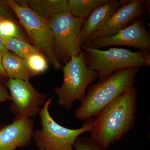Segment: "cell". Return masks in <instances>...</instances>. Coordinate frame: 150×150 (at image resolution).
<instances>
[{"label":"cell","instance_id":"1","mask_svg":"<svg viewBox=\"0 0 150 150\" xmlns=\"http://www.w3.org/2000/svg\"><path fill=\"white\" fill-rule=\"evenodd\" d=\"M137 110V90L128 89L105 108L95 118L92 139L107 149L133 129Z\"/></svg>","mask_w":150,"mask_h":150},{"label":"cell","instance_id":"2","mask_svg":"<svg viewBox=\"0 0 150 150\" xmlns=\"http://www.w3.org/2000/svg\"><path fill=\"white\" fill-rule=\"evenodd\" d=\"M129 67L112 73L103 80L88 86L83 100L75 112L80 120L93 118L124 91L134 86L139 71Z\"/></svg>","mask_w":150,"mask_h":150},{"label":"cell","instance_id":"3","mask_svg":"<svg viewBox=\"0 0 150 150\" xmlns=\"http://www.w3.org/2000/svg\"><path fill=\"white\" fill-rule=\"evenodd\" d=\"M87 66L97 76L98 81L112 73L129 67H146L150 66L149 52H133L123 48H111L108 50L82 46Z\"/></svg>","mask_w":150,"mask_h":150},{"label":"cell","instance_id":"4","mask_svg":"<svg viewBox=\"0 0 150 150\" xmlns=\"http://www.w3.org/2000/svg\"><path fill=\"white\" fill-rule=\"evenodd\" d=\"M50 98L43 105L38 114L42 126L41 130L34 131L33 139L39 149L46 150H75L73 147L75 140L82 134L91 132L95 125V118L86 120L79 129H68L60 125L49 113Z\"/></svg>","mask_w":150,"mask_h":150},{"label":"cell","instance_id":"5","mask_svg":"<svg viewBox=\"0 0 150 150\" xmlns=\"http://www.w3.org/2000/svg\"><path fill=\"white\" fill-rule=\"evenodd\" d=\"M62 67L63 83L61 87L54 89V91L58 97L59 106L70 110L75 100L82 102L88 86L98 77L87 66L82 50Z\"/></svg>","mask_w":150,"mask_h":150},{"label":"cell","instance_id":"6","mask_svg":"<svg viewBox=\"0 0 150 150\" xmlns=\"http://www.w3.org/2000/svg\"><path fill=\"white\" fill-rule=\"evenodd\" d=\"M4 2L17 16L32 40L34 46L45 54L46 59L54 69L60 70L62 65L54 53L53 34L47 20L31 9L25 1L8 0Z\"/></svg>","mask_w":150,"mask_h":150},{"label":"cell","instance_id":"7","mask_svg":"<svg viewBox=\"0 0 150 150\" xmlns=\"http://www.w3.org/2000/svg\"><path fill=\"white\" fill-rule=\"evenodd\" d=\"M85 19L75 17L69 11H65L47 20L53 34L54 53L61 64L81 51L78 48L77 40Z\"/></svg>","mask_w":150,"mask_h":150},{"label":"cell","instance_id":"8","mask_svg":"<svg viewBox=\"0 0 150 150\" xmlns=\"http://www.w3.org/2000/svg\"><path fill=\"white\" fill-rule=\"evenodd\" d=\"M6 86L15 120L35 117L41 109L40 105L47 101L46 96L35 89L29 81L9 79Z\"/></svg>","mask_w":150,"mask_h":150},{"label":"cell","instance_id":"9","mask_svg":"<svg viewBox=\"0 0 150 150\" xmlns=\"http://www.w3.org/2000/svg\"><path fill=\"white\" fill-rule=\"evenodd\" d=\"M142 18L137 19L132 24L113 35L98 38L85 43L83 46L98 49L112 46H126L149 52L150 32Z\"/></svg>","mask_w":150,"mask_h":150},{"label":"cell","instance_id":"10","mask_svg":"<svg viewBox=\"0 0 150 150\" xmlns=\"http://www.w3.org/2000/svg\"><path fill=\"white\" fill-rule=\"evenodd\" d=\"M150 3L148 0H126L104 26L90 35L84 43L98 38L113 35L124 29L137 19L147 14Z\"/></svg>","mask_w":150,"mask_h":150},{"label":"cell","instance_id":"11","mask_svg":"<svg viewBox=\"0 0 150 150\" xmlns=\"http://www.w3.org/2000/svg\"><path fill=\"white\" fill-rule=\"evenodd\" d=\"M34 121L30 118L15 120L0 128V150H16L31 143Z\"/></svg>","mask_w":150,"mask_h":150},{"label":"cell","instance_id":"12","mask_svg":"<svg viewBox=\"0 0 150 150\" xmlns=\"http://www.w3.org/2000/svg\"><path fill=\"white\" fill-rule=\"evenodd\" d=\"M126 0H108L85 19L77 40L78 48L82 46L88 38L103 27L114 13L123 6Z\"/></svg>","mask_w":150,"mask_h":150},{"label":"cell","instance_id":"13","mask_svg":"<svg viewBox=\"0 0 150 150\" xmlns=\"http://www.w3.org/2000/svg\"><path fill=\"white\" fill-rule=\"evenodd\" d=\"M2 63L9 79L29 81L34 76L28 69L25 59L10 51L2 54Z\"/></svg>","mask_w":150,"mask_h":150},{"label":"cell","instance_id":"14","mask_svg":"<svg viewBox=\"0 0 150 150\" xmlns=\"http://www.w3.org/2000/svg\"><path fill=\"white\" fill-rule=\"evenodd\" d=\"M28 5L46 20L56 14L69 11L67 0H28Z\"/></svg>","mask_w":150,"mask_h":150},{"label":"cell","instance_id":"15","mask_svg":"<svg viewBox=\"0 0 150 150\" xmlns=\"http://www.w3.org/2000/svg\"><path fill=\"white\" fill-rule=\"evenodd\" d=\"M108 0H68L69 11L73 16L86 19Z\"/></svg>","mask_w":150,"mask_h":150},{"label":"cell","instance_id":"16","mask_svg":"<svg viewBox=\"0 0 150 150\" xmlns=\"http://www.w3.org/2000/svg\"><path fill=\"white\" fill-rule=\"evenodd\" d=\"M1 37L4 45L9 51H11L14 54L22 59H26L31 54L41 52L39 49L30 45L27 41L8 36Z\"/></svg>","mask_w":150,"mask_h":150},{"label":"cell","instance_id":"17","mask_svg":"<svg viewBox=\"0 0 150 150\" xmlns=\"http://www.w3.org/2000/svg\"><path fill=\"white\" fill-rule=\"evenodd\" d=\"M25 61L28 69L34 76L45 71L48 68L47 59L41 52L31 54Z\"/></svg>","mask_w":150,"mask_h":150},{"label":"cell","instance_id":"18","mask_svg":"<svg viewBox=\"0 0 150 150\" xmlns=\"http://www.w3.org/2000/svg\"><path fill=\"white\" fill-rule=\"evenodd\" d=\"M0 32L1 34V37L8 36L16 38L26 41L18 26L12 21L5 19L1 25Z\"/></svg>","mask_w":150,"mask_h":150},{"label":"cell","instance_id":"19","mask_svg":"<svg viewBox=\"0 0 150 150\" xmlns=\"http://www.w3.org/2000/svg\"><path fill=\"white\" fill-rule=\"evenodd\" d=\"M73 147L75 150H107L100 146L91 138L79 137L75 140Z\"/></svg>","mask_w":150,"mask_h":150},{"label":"cell","instance_id":"20","mask_svg":"<svg viewBox=\"0 0 150 150\" xmlns=\"http://www.w3.org/2000/svg\"><path fill=\"white\" fill-rule=\"evenodd\" d=\"M8 100H11V98L6 86L0 83V103Z\"/></svg>","mask_w":150,"mask_h":150},{"label":"cell","instance_id":"21","mask_svg":"<svg viewBox=\"0 0 150 150\" xmlns=\"http://www.w3.org/2000/svg\"><path fill=\"white\" fill-rule=\"evenodd\" d=\"M0 15L5 18L15 22V19L14 18L12 15L9 11L1 4L0 2Z\"/></svg>","mask_w":150,"mask_h":150},{"label":"cell","instance_id":"22","mask_svg":"<svg viewBox=\"0 0 150 150\" xmlns=\"http://www.w3.org/2000/svg\"><path fill=\"white\" fill-rule=\"evenodd\" d=\"M2 54L0 53V77H8L6 73L3 66L2 63Z\"/></svg>","mask_w":150,"mask_h":150},{"label":"cell","instance_id":"23","mask_svg":"<svg viewBox=\"0 0 150 150\" xmlns=\"http://www.w3.org/2000/svg\"><path fill=\"white\" fill-rule=\"evenodd\" d=\"M8 51H9L6 48L5 46L4 45L2 39L0 36V53L2 54H3Z\"/></svg>","mask_w":150,"mask_h":150},{"label":"cell","instance_id":"24","mask_svg":"<svg viewBox=\"0 0 150 150\" xmlns=\"http://www.w3.org/2000/svg\"><path fill=\"white\" fill-rule=\"evenodd\" d=\"M6 18H4V17L2 16H1V15H0V27H1V25L3 22L4 21V20ZM0 36H1V32H0Z\"/></svg>","mask_w":150,"mask_h":150},{"label":"cell","instance_id":"25","mask_svg":"<svg viewBox=\"0 0 150 150\" xmlns=\"http://www.w3.org/2000/svg\"><path fill=\"white\" fill-rule=\"evenodd\" d=\"M38 150H46L43 149H38Z\"/></svg>","mask_w":150,"mask_h":150}]
</instances>
